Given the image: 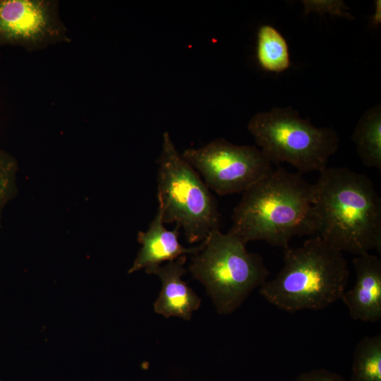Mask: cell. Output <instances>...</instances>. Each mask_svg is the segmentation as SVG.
Here are the masks:
<instances>
[{
	"instance_id": "obj_1",
	"label": "cell",
	"mask_w": 381,
	"mask_h": 381,
	"mask_svg": "<svg viewBox=\"0 0 381 381\" xmlns=\"http://www.w3.org/2000/svg\"><path fill=\"white\" fill-rule=\"evenodd\" d=\"M314 184L300 174L272 169L243 193L229 233L246 245L263 241L285 248L297 236L316 234Z\"/></svg>"
},
{
	"instance_id": "obj_2",
	"label": "cell",
	"mask_w": 381,
	"mask_h": 381,
	"mask_svg": "<svg viewBox=\"0 0 381 381\" xmlns=\"http://www.w3.org/2000/svg\"><path fill=\"white\" fill-rule=\"evenodd\" d=\"M314 184L316 236L356 255L381 252V199L365 174L326 167Z\"/></svg>"
},
{
	"instance_id": "obj_3",
	"label": "cell",
	"mask_w": 381,
	"mask_h": 381,
	"mask_svg": "<svg viewBox=\"0 0 381 381\" xmlns=\"http://www.w3.org/2000/svg\"><path fill=\"white\" fill-rule=\"evenodd\" d=\"M284 265L265 281L260 295L282 310H322L346 291L349 270L343 252L316 236L296 248H284Z\"/></svg>"
},
{
	"instance_id": "obj_4",
	"label": "cell",
	"mask_w": 381,
	"mask_h": 381,
	"mask_svg": "<svg viewBox=\"0 0 381 381\" xmlns=\"http://www.w3.org/2000/svg\"><path fill=\"white\" fill-rule=\"evenodd\" d=\"M157 163L158 209L163 222L175 223L190 243L204 241L212 231L219 229L217 200L168 132L163 134Z\"/></svg>"
},
{
	"instance_id": "obj_5",
	"label": "cell",
	"mask_w": 381,
	"mask_h": 381,
	"mask_svg": "<svg viewBox=\"0 0 381 381\" xmlns=\"http://www.w3.org/2000/svg\"><path fill=\"white\" fill-rule=\"evenodd\" d=\"M203 248L193 255L188 270L206 288L220 314L237 309L270 274L262 258L249 253L238 237L212 231Z\"/></svg>"
},
{
	"instance_id": "obj_6",
	"label": "cell",
	"mask_w": 381,
	"mask_h": 381,
	"mask_svg": "<svg viewBox=\"0 0 381 381\" xmlns=\"http://www.w3.org/2000/svg\"><path fill=\"white\" fill-rule=\"evenodd\" d=\"M247 128L271 163H289L300 173L320 172L339 147L333 128L315 126L290 107L258 112Z\"/></svg>"
},
{
	"instance_id": "obj_7",
	"label": "cell",
	"mask_w": 381,
	"mask_h": 381,
	"mask_svg": "<svg viewBox=\"0 0 381 381\" xmlns=\"http://www.w3.org/2000/svg\"><path fill=\"white\" fill-rule=\"evenodd\" d=\"M181 155L207 187L219 195L243 193L272 169L257 147L238 145L223 138L188 148Z\"/></svg>"
},
{
	"instance_id": "obj_8",
	"label": "cell",
	"mask_w": 381,
	"mask_h": 381,
	"mask_svg": "<svg viewBox=\"0 0 381 381\" xmlns=\"http://www.w3.org/2000/svg\"><path fill=\"white\" fill-rule=\"evenodd\" d=\"M57 0H0V44L34 52L71 42Z\"/></svg>"
},
{
	"instance_id": "obj_9",
	"label": "cell",
	"mask_w": 381,
	"mask_h": 381,
	"mask_svg": "<svg viewBox=\"0 0 381 381\" xmlns=\"http://www.w3.org/2000/svg\"><path fill=\"white\" fill-rule=\"evenodd\" d=\"M352 265L355 284L341 300L353 320L376 322L381 319V260L365 253L354 258Z\"/></svg>"
},
{
	"instance_id": "obj_10",
	"label": "cell",
	"mask_w": 381,
	"mask_h": 381,
	"mask_svg": "<svg viewBox=\"0 0 381 381\" xmlns=\"http://www.w3.org/2000/svg\"><path fill=\"white\" fill-rule=\"evenodd\" d=\"M187 256L145 270L147 274L158 276L162 282V289L154 303L155 311L166 318L179 317L190 320L192 313L200 305V298L182 279L186 272L184 265Z\"/></svg>"
},
{
	"instance_id": "obj_11",
	"label": "cell",
	"mask_w": 381,
	"mask_h": 381,
	"mask_svg": "<svg viewBox=\"0 0 381 381\" xmlns=\"http://www.w3.org/2000/svg\"><path fill=\"white\" fill-rule=\"evenodd\" d=\"M179 229L168 230L163 222L161 211L157 212L146 231H140L138 241L142 245L129 272L159 266L186 254L195 255L204 246L202 243L193 248H185L179 241Z\"/></svg>"
},
{
	"instance_id": "obj_12",
	"label": "cell",
	"mask_w": 381,
	"mask_h": 381,
	"mask_svg": "<svg viewBox=\"0 0 381 381\" xmlns=\"http://www.w3.org/2000/svg\"><path fill=\"white\" fill-rule=\"evenodd\" d=\"M356 152L368 168L381 170V107L376 104L361 116L352 134Z\"/></svg>"
},
{
	"instance_id": "obj_13",
	"label": "cell",
	"mask_w": 381,
	"mask_h": 381,
	"mask_svg": "<svg viewBox=\"0 0 381 381\" xmlns=\"http://www.w3.org/2000/svg\"><path fill=\"white\" fill-rule=\"evenodd\" d=\"M256 58L260 68L279 73L290 66L289 45L284 36L272 25H261L257 33Z\"/></svg>"
},
{
	"instance_id": "obj_14",
	"label": "cell",
	"mask_w": 381,
	"mask_h": 381,
	"mask_svg": "<svg viewBox=\"0 0 381 381\" xmlns=\"http://www.w3.org/2000/svg\"><path fill=\"white\" fill-rule=\"evenodd\" d=\"M349 381H381V334L363 338L353 351Z\"/></svg>"
},
{
	"instance_id": "obj_15",
	"label": "cell",
	"mask_w": 381,
	"mask_h": 381,
	"mask_svg": "<svg viewBox=\"0 0 381 381\" xmlns=\"http://www.w3.org/2000/svg\"><path fill=\"white\" fill-rule=\"evenodd\" d=\"M16 167L13 158L0 150V214L4 205L12 195Z\"/></svg>"
},
{
	"instance_id": "obj_16",
	"label": "cell",
	"mask_w": 381,
	"mask_h": 381,
	"mask_svg": "<svg viewBox=\"0 0 381 381\" xmlns=\"http://www.w3.org/2000/svg\"><path fill=\"white\" fill-rule=\"evenodd\" d=\"M295 381H349L341 375L327 370L325 369H317L300 374Z\"/></svg>"
},
{
	"instance_id": "obj_17",
	"label": "cell",
	"mask_w": 381,
	"mask_h": 381,
	"mask_svg": "<svg viewBox=\"0 0 381 381\" xmlns=\"http://www.w3.org/2000/svg\"><path fill=\"white\" fill-rule=\"evenodd\" d=\"M375 6L376 7H375V13L371 19L372 25L373 26H377L380 23V20H381V15H380L381 6H380V0L376 1Z\"/></svg>"
}]
</instances>
